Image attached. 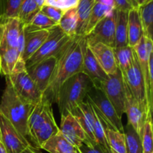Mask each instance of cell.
Returning <instances> with one entry per match:
<instances>
[{"label":"cell","instance_id":"7bdbcfd3","mask_svg":"<svg viewBox=\"0 0 153 153\" xmlns=\"http://www.w3.org/2000/svg\"><path fill=\"white\" fill-rule=\"evenodd\" d=\"M0 153H7L3 143L0 141Z\"/></svg>","mask_w":153,"mask_h":153},{"label":"cell","instance_id":"f6af8a7d","mask_svg":"<svg viewBox=\"0 0 153 153\" xmlns=\"http://www.w3.org/2000/svg\"><path fill=\"white\" fill-rule=\"evenodd\" d=\"M31 149H32V152L33 153H42L41 152H40V149H37V148H34V146H32Z\"/></svg>","mask_w":153,"mask_h":153},{"label":"cell","instance_id":"ba28073f","mask_svg":"<svg viewBox=\"0 0 153 153\" xmlns=\"http://www.w3.org/2000/svg\"><path fill=\"white\" fill-rule=\"evenodd\" d=\"M115 17L116 10L114 9L112 13L99 22L88 35L83 37L88 46H93L97 43H102L112 49L116 47Z\"/></svg>","mask_w":153,"mask_h":153},{"label":"cell","instance_id":"603a6c76","mask_svg":"<svg viewBox=\"0 0 153 153\" xmlns=\"http://www.w3.org/2000/svg\"><path fill=\"white\" fill-rule=\"evenodd\" d=\"M95 4V0H79L76 7L77 13V28L76 36L84 37L92 12L93 7Z\"/></svg>","mask_w":153,"mask_h":153},{"label":"cell","instance_id":"83f0119b","mask_svg":"<svg viewBox=\"0 0 153 153\" xmlns=\"http://www.w3.org/2000/svg\"><path fill=\"white\" fill-rule=\"evenodd\" d=\"M58 25L67 35L70 37L76 36V28H77L76 7L69 9L64 11Z\"/></svg>","mask_w":153,"mask_h":153},{"label":"cell","instance_id":"cb8c5ba5","mask_svg":"<svg viewBox=\"0 0 153 153\" xmlns=\"http://www.w3.org/2000/svg\"><path fill=\"white\" fill-rule=\"evenodd\" d=\"M128 11L116 10L115 17V42L116 47L120 48L128 46L127 40V24Z\"/></svg>","mask_w":153,"mask_h":153},{"label":"cell","instance_id":"ac0fdd59","mask_svg":"<svg viewBox=\"0 0 153 153\" xmlns=\"http://www.w3.org/2000/svg\"><path fill=\"white\" fill-rule=\"evenodd\" d=\"M26 70L25 62L16 49L0 51V74L9 76Z\"/></svg>","mask_w":153,"mask_h":153},{"label":"cell","instance_id":"f1b7e54d","mask_svg":"<svg viewBox=\"0 0 153 153\" xmlns=\"http://www.w3.org/2000/svg\"><path fill=\"white\" fill-rule=\"evenodd\" d=\"M113 10L114 8H111V7H108V6L100 4V3H95L94 7H93L92 12H91V16H90L84 37L88 35L94 29V27L97 25V24L99 22H100L103 18H105L106 16L112 13Z\"/></svg>","mask_w":153,"mask_h":153},{"label":"cell","instance_id":"7c38bea8","mask_svg":"<svg viewBox=\"0 0 153 153\" xmlns=\"http://www.w3.org/2000/svg\"><path fill=\"white\" fill-rule=\"evenodd\" d=\"M6 77H8L13 89L18 95L25 101L36 105L41 100L43 94L39 91L26 70Z\"/></svg>","mask_w":153,"mask_h":153},{"label":"cell","instance_id":"4fadbf2b","mask_svg":"<svg viewBox=\"0 0 153 153\" xmlns=\"http://www.w3.org/2000/svg\"><path fill=\"white\" fill-rule=\"evenodd\" d=\"M82 73H85L91 81L94 86L100 88L102 84L108 78V75L100 67L97 58L86 40L82 37Z\"/></svg>","mask_w":153,"mask_h":153},{"label":"cell","instance_id":"9c48e42d","mask_svg":"<svg viewBox=\"0 0 153 153\" xmlns=\"http://www.w3.org/2000/svg\"><path fill=\"white\" fill-rule=\"evenodd\" d=\"M123 76L124 81L128 85L132 95L141 106L146 117L152 116V114H149L148 111L144 80H143V75H142L141 70L139 66L135 52H134L133 64L124 74H123Z\"/></svg>","mask_w":153,"mask_h":153},{"label":"cell","instance_id":"6da1fadb","mask_svg":"<svg viewBox=\"0 0 153 153\" xmlns=\"http://www.w3.org/2000/svg\"><path fill=\"white\" fill-rule=\"evenodd\" d=\"M57 64L43 95L52 104L57 102L58 92L70 78L82 73V37H73L55 56Z\"/></svg>","mask_w":153,"mask_h":153},{"label":"cell","instance_id":"1f68e13d","mask_svg":"<svg viewBox=\"0 0 153 153\" xmlns=\"http://www.w3.org/2000/svg\"><path fill=\"white\" fill-rule=\"evenodd\" d=\"M143 153H153V129L152 117H147L143 123L140 136Z\"/></svg>","mask_w":153,"mask_h":153},{"label":"cell","instance_id":"836d02e7","mask_svg":"<svg viewBox=\"0 0 153 153\" xmlns=\"http://www.w3.org/2000/svg\"><path fill=\"white\" fill-rule=\"evenodd\" d=\"M23 0H0V17L18 18Z\"/></svg>","mask_w":153,"mask_h":153},{"label":"cell","instance_id":"d6a6232c","mask_svg":"<svg viewBox=\"0 0 153 153\" xmlns=\"http://www.w3.org/2000/svg\"><path fill=\"white\" fill-rule=\"evenodd\" d=\"M58 24L54 22L49 17L43 14L41 11H39L35 15L32 20L29 24L24 26V29L31 31V30H43V29H51L54 28Z\"/></svg>","mask_w":153,"mask_h":153},{"label":"cell","instance_id":"5bb4252c","mask_svg":"<svg viewBox=\"0 0 153 153\" xmlns=\"http://www.w3.org/2000/svg\"><path fill=\"white\" fill-rule=\"evenodd\" d=\"M57 64L56 57H50L26 68V71L39 91L44 94Z\"/></svg>","mask_w":153,"mask_h":153},{"label":"cell","instance_id":"7dc6e473","mask_svg":"<svg viewBox=\"0 0 153 153\" xmlns=\"http://www.w3.org/2000/svg\"><path fill=\"white\" fill-rule=\"evenodd\" d=\"M0 141H1V134H0Z\"/></svg>","mask_w":153,"mask_h":153},{"label":"cell","instance_id":"7402d4cb","mask_svg":"<svg viewBox=\"0 0 153 153\" xmlns=\"http://www.w3.org/2000/svg\"><path fill=\"white\" fill-rule=\"evenodd\" d=\"M143 31L139 16L138 9H131L128 13L127 40L128 46L134 48L143 37Z\"/></svg>","mask_w":153,"mask_h":153},{"label":"cell","instance_id":"f35d334b","mask_svg":"<svg viewBox=\"0 0 153 153\" xmlns=\"http://www.w3.org/2000/svg\"><path fill=\"white\" fill-rule=\"evenodd\" d=\"M95 3H100L104 5L110 7L114 9V0H95Z\"/></svg>","mask_w":153,"mask_h":153},{"label":"cell","instance_id":"8992f818","mask_svg":"<svg viewBox=\"0 0 153 153\" xmlns=\"http://www.w3.org/2000/svg\"><path fill=\"white\" fill-rule=\"evenodd\" d=\"M106 97L114 108L118 117L122 119L125 112V82L122 72L119 68L100 86Z\"/></svg>","mask_w":153,"mask_h":153},{"label":"cell","instance_id":"d6986e66","mask_svg":"<svg viewBox=\"0 0 153 153\" xmlns=\"http://www.w3.org/2000/svg\"><path fill=\"white\" fill-rule=\"evenodd\" d=\"M70 113L76 118L85 131L88 140L92 143H97L94 134V111L89 103L84 100L73 109Z\"/></svg>","mask_w":153,"mask_h":153},{"label":"cell","instance_id":"74e56055","mask_svg":"<svg viewBox=\"0 0 153 153\" xmlns=\"http://www.w3.org/2000/svg\"><path fill=\"white\" fill-rule=\"evenodd\" d=\"M78 153H104L101 146L98 143L87 144L82 143L79 148L76 149Z\"/></svg>","mask_w":153,"mask_h":153},{"label":"cell","instance_id":"ab89813d","mask_svg":"<svg viewBox=\"0 0 153 153\" xmlns=\"http://www.w3.org/2000/svg\"><path fill=\"white\" fill-rule=\"evenodd\" d=\"M33 1H34V3L37 4V6L39 8L41 9L42 7L45 5V1H46V0H33Z\"/></svg>","mask_w":153,"mask_h":153},{"label":"cell","instance_id":"bcb514c9","mask_svg":"<svg viewBox=\"0 0 153 153\" xmlns=\"http://www.w3.org/2000/svg\"><path fill=\"white\" fill-rule=\"evenodd\" d=\"M65 153H78V152H77V151L76 150V149H74V150L69 151V152H65Z\"/></svg>","mask_w":153,"mask_h":153},{"label":"cell","instance_id":"d4e9b609","mask_svg":"<svg viewBox=\"0 0 153 153\" xmlns=\"http://www.w3.org/2000/svg\"><path fill=\"white\" fill-rule=\"evenodd\" d=\"M49 153H65L74 150L75 147L69 143L61 131L48 139L41 148Z\"/></svg>","mask_w":153,"mask_h":153},{"label":"cell","instance_id":"8d00e7d4","mask_svg":"<svg viewBox=\"0 0 153 153\" xmlns=\"http://www.w3.org/2000/svg\"><path fill=\"white\" fill-rule=\"evenodd\" d=\"M114 9L123 11H129L131 9H138L139 6L134 0H114Z\"/></svg>","mask_w":153,"mask_h":153},{"label":"cell","instance_id":"e0dca14e","mask_svg":"<svg viewBox=\"0 0 153 153\" xmlns=\"http://www.w3.org/2000/svg\"><path fill=\"white\" fill-rule=\"evenodd\" d=\"M125 82V112L128 118V123L134 128L139 136H141L143 123L146 117L141 106L136 100Z\"/></svg>","mask_w":153,"mask_h":153},{"label":"cell","instance_id":"d590c367","mask_svg":"<svg viewBox=\"0 0 153 153\" xmlns=\"http://www.w3.org/2000/svg\"><path fill=\"white\" fill-rule=\"evenodd\" d=\"M40 11L43 14L46 15L47 17H49V19H51L54 22H56L57 24H58L64 12L62 10H61V9L57 8V7H53V6L46 5V4H45L44 6L42 7V8L40 9Z\"/></svg>","mask_w":153,"mask_h":153},{"label":"cell","instance_id":"e575fe53","mask_svg":"<svg viewBox=\"0 0 153 153\" xmlns=\"http://www.w3.org/2000/svg\"><path fill=\"white\" fill-rule=\"evenodd\" d=\"M79 0H46L45 4L53 6L63 11L77 7Z\"/></svg>","mask_w":153,"mask_h":153},{"label":"cell","instance_id":"60d3db41","mask_svg":"<svg viewBox=\"0 0 153 153\" xmlns=\"http://www.w3.org/2000/svg\"><path fill=\"white\" fill-rule=\"evenodd\" d=\"M101 147H102V149L104 153H116L115 152H114V151L112 150L110 147H109V146H105V147H102V146H101Z\"/></svg>","mask_w":153,"mask_h":153},{"label":"cell","instance_id":"7a4b0ae2","mask_svg":"<svg viewBox=\"0 0 153 153\" xmlns=\"http://www.w3.org/2000/svg\"><path fill=\"white\" fill-rule=\"evenodd\" d=\"M28 137L31 145L40 149L45 142L59 131L54 118L52 103L43 95L28 118ZM29 141V142H30Z\"/></svg>","mask_w":153,"mask_h":153},{"label":"cell","instance_id":"ffe728a7","mask_svg":"<svg viewBox=\"0 0 153 153\" xmlns=\"http://www.w3.org/2000/svg\"><path fill=\"white\" fill-rule=\"evenodd\" d=\"M49 34V29L31 31L24 29V50L22 58L25 62L40 49L47 39Z\"/></svg>","mask_w":153,"mask_h":153},{"label":"cell","instance_id":"44dd1931","mask_svg":"<svg viewBox=\"0 0 153 153\" xmlns=\"http://www.w3.org/2000/svg\"><path fill=\"white\" fill-rule=\"evenodd\" d=\"M89 47L97 58L100 67L105 72L106 74L109 76L116 73L118 67L117 65L114 49L102 43H97Z\"/></svg>","mask_w":153,"mask_h":153},{"label":"cell","instance_id":"3957f363","mask_svg":"<svg viewBox=\"0 0 153 153\" xmlns=\"http://www.w3.org/2000/svg\"><path fill=\"white\" fill-rule=\"evenodd\" d=\"M34 106L19 97L13 89L8 77H5V88L0 102V113L27 140L28 118Z\"/></svg>","mask_w":153,"mask_h":153},{"label":"cell","instance_id":"ee69618b","mask_svg":"<svg viewBox=\"0 0 153 153\" xmlns=\"http://www.w3.org/2000/svg\"><path fill=\"white\" fill-rule=\"evenodd\" d=\"M31 148H32V146H31H31H28V147L27 148V149H25V150L24 151V152H22V153H33Z\"/></svg>","mask_w":153,"mask_h":153},{"label":"cell","instance_id":"52a82bcc","mask_svg":"<svg viewBox=\"0 0 153 153\" xmlns=\"http://www.w3.org/2000/svg\"><path fill=\"white\" fill-rule=\"evenodd\" d=\"M134 50L143 75L146 90V102L149 113L152 114L153 108V52L148 55L145 47L144 36L134 46Z\"/></svg>","mask_w":153,"mask_h":153},{"label":"cell","instance_id":"f546056e","mask_svg":"<svg viewBox=\"0 0 153 153\" xmlns=\"http://www.w3.org/2000/svg\"><path fill=\"white\" fill-rule=\"evenodd\" d=\"M126 153H143L141 138L130 124L124 128Z\"/></svg>","mask_w":153,"mask_h":153},{"label":"cell","instance_id":"5b68a950","mask_svg":"<svg viewBox=\"0 0 153 153\" xmlns=\"http://www.w3.org/2000/svg\"><path fill=\"white\" fill-rule=\"evenodd\" d=\"M67 35L58 25L49 29V34L40 49L25 61V67H28L50 57H55L73 38Z\"/></svg>","mask_w":153,"mask_h":153},{"label":"cell","instance_id":"4dcf8cb0","mask_svg":"<svg viewBox=\"0 0 153 153\" xmlns=\"http://www.w3.org/2000/svg\"><path fill=\"white\" fill-rule=\"evenodd\" d=\"M40 10L33 0H23L19 9L18 19L22 25H28L31 22L35 15Z\"/></svg>","mask_w":153,"mask_h":153},{"label":"cell","instance_id":"8fae6325","mask_svg":"<svg viewBox=\"0 0 153 153\" xmlns=\"http://www.w3.org/2000/svg\"><path fill=\"white\" fill-rule=\"evenodd\" d=\"M0 134L1 142L4 145L7 153H22L31 146L30 142L1 113Z\"/></svg>","mask_w":153,"mask_h":153},{"label":"cell","instance_id":"277c9868","mask_svg":"<svg viewBox=\"0 0 153 153\" xmlns=\"http://www.w3.org/2000/svg\"><path fill=\"white\" fill-rule=\"evenodd\" d=\"M94 86L92 81L83 73H79L66 81L61 87L57 102L61 117L70 113L83 102L88 91Z\"/></svg>","mask_w":153,"mask_h":153},{"label":"cell","instance_id":"b9f144b4","mask_svg":"<svg viewBox=\"0 0 153 153\" xmlns=\"http://www.w3.org/2000/svg\"><path fill=\"white\" fill-rule=\"evenodd\" d=\"M134 1L137 2V4H138V6H140L142 5V4H146V2H148V1H150V0H134Z\"/></svg>","mask_w":153,"mask_h":153},{"label":"cell","instance_id":"484cf974","mask_svg":"<svg viewBox=\"0 0 153 153\" xmlns=\"http://www.w3.org/2000/svg\"><path fill=\"white\" fill-rule=\"evenodd\" d=\"M138 13L143 27V35L152 39L153 35V0L139 6Z\"/></svg>","mask_w":153,"mask_h":153},{"label":"cell","instance_id":"2e32d148","mask_svg":"<svg viewBox=\"0 0 153 153\" xmlns=\"http://www.w3.org/2000/svg\"><path fill=\"white\" fill-rule=\"evenodd\" d=\"M61 117L60 131L75 149L79 148L82 143H91L76 118L71 113Z\"/></svg>","mask_w":153,"mask_h":153},{"label":"cell","instance_id":"4316f807","mask_svg":"<svg viewBox=\"0 0 153 153\" xmlns=\"http://www.w3.org/2000/svg\"><path fill=\"white\" fill-rule=\"evenodd\" d=\"M115 59L118 68L124 74L131 67L134 62V51L129 46L114 49Z\"/></svg>","mask_w":153,"mask_h":153},{"label":"cell","instance_id":"9a60e30c","mask_svg":"<svg viewBox=\"0 0 153 153\" xmlns=\"http://www.w3.org/2000/svg\"><path fill=\"white\" fill-rule=\"evenodd\" d=\"M24 25L18 18L0 17V51L16 49Z\"/></svg>","mask_w":153,"mask_h":153},{"label":"cell","instance_id":"30bf717a","mask_svg":"<svg viewBox=\"0 0 153 153\" xmlns=\"http://www.w3.org/2000/svg\"><path fill=\"white\" fill-rule=\"evenodd\" d=\"M85 99L91 102L117 130L124 132L122 120L118 117L114 108L101 88L93 86L88 91Z\"/></svg>","mask_w":153,"mask_h":153}]
</instances>
